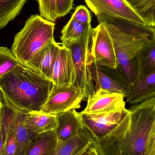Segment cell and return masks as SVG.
I'll list each match as a JSON object with an SVG mask.
<instances>
[{
    "instance_id": "13",
    "label": "cell",
    "mask_w": 155,
    "mask_h": 155,
    "mask_svg": "<svg viewBox=\"0 0 155 155\" xmlns=\"http://www.w3.org/2000/svg\"><path fill=\"white\" fill-rule=\"evenodd\" d=\"M61 45L54 39L38 51L25 65L49 79Z\"/></svg>"
},
{
    "instance_id": "6",
    "label": "cell",
    "mask_w": 155,
    "mask_h": 155,
    "mask_svg": "<svg viewBox=\"0 0 155 155\" xmlns=\"http://www.w3.org/2000/svg\"><path fill=\"white\" fill-rule=\"evenodd\" d=\"M82 90L76 84L70 85H53L47 100L40 112L58 115L81 107L84 99Z\"/></svg>"
},
{
    "instance_id": "15",
    "label": "cell",
    "mask_w": 155,
    "mask_h": 155,
    "mask_svg": "<svg viewBox=\"0 0 155 155\" xmlns=\"http://www.w3.org/2000/svg\"><path fill=\"white\" fill-rule=\"evenodd\" d=\"M95 141L86 127L66 141L58 143L54 155H79L94 146Z\"/></svg>"
},
{
    "instance_id": "19",
    "label": "cell",
    "mask_w": 155,
    "mask_h": 155,
    "mask_svg": "<svg viewBox=\"0 0 155 155\" xmlns=\"http://www.w3.org/2000/svg\"><path fill=\"white\" fill-rule=\"evenodd\" d=\"M24 112L15 109L13 126L16 141L15 155H23L29 143L34 140L36 135L28 131L24 124Z\"/></svg>"
},
{
    "instance_id": "22",
    "label": "cell",
    "mask_w": 155,
    "mask_h": 155,
    "mask_svg": "<svg viewBox=\"0 0 155 155\" xmlns=\"http://www.w3.org/2000/svg\"><path fill=\"white\" fill-rule=\"evenodd\" d=\"M28 0H0V29L18 16Z\"/></svg>"
},
{
    "instance_id": "5",
    "label": "cell",
    "mask_w": 155,
    "mask_h": 155,
    "mask_svg": "<svg viewBox=\"0 0 155 155\" xmlns=\"http://www.w3.org/2000/svg\"><path fill=\"white\" fill-rule=\"evenodd\" d=\"M93 29L68 47L71 50L75 68L76 84L87 99L96 91L91 72L93 64L91 50Z\"/></svg>"
},
{
    "instance_id": "16",
    "label": "cell",
    "mask_w": 155,
    "mask_h": 155,
    "mask_svg": "<svg viewBox=\"0 0 155 155\" xmlns=\"http://www.w3.org/2000/svg\"><path fill=\"white\" fill-rule=\"evenodd\" d=\"M126 98L132 105L155 98V71L137 80Z\"/></svg>"
},
{
    "instance_id": "10",
    "label": "cell",
    "mask_w": 155,
    "mask_h": 155,
    "mask_svg": "<svg viewBox=\"0 0 155 155\" xmlns=\"http://www.w3.org/2000/svg\"><path fill=\"white\" fill-rule=\"evenodd\" d=\"M124 98L123 94L98 89L87 98L86 107L80 113L92 114L125 111L127 109Z\"/></svg>"
},
{
    "instance_id": "21",
    "label": "cell",
    "mask_w": 155,
    "mask_h": 155,
    "mask_svg": "<svg viewBox=\"0 0 155 155\" xmlns=\"http://www.w3.org/2000/svg\"><path fill=\"white\" fill-rule=\"evenodd\" d=\"M92 28L91 24L80 23L71 18L61 32V45L69 47Z\"/></svg>"
},
{
    "instance_id": "30",
    "label": "cell",
    "mask_w": 155,
    "mask_h": 155,
    "mask_svg": "<svg viewBox=\"0 0 155 155\" xmlns=\"http://www.w3.org/2000/svg\"><path fill=\"white\" fill-rule=\"evenodd\" d=\"M3 137L1 126L0 127V155H3Z\"/></svg>"
},
{
    "instance_id": "11",
    "label": "cell",
    "mask_w": 155,
    "mask_h": 155,
    "mask_svg": "<svg viewBox=\"0 0 155 155\" xmlns=\"http://www.w3.org/2000/svg\"><path fill=\"white\" fill-rule=\"evenodd\" d=\"M49 79L54 85L76 84V72L71 50L64 45H61Z\"/></svg>"
},
{
    "instance_id": "18",
    "label": "cell",
    "mask_w": 155,
    "mask_h": 155,
    "mask_svg": "<svg viewBox=\"0 0 155 155\" xmlns=\"http://www.w3.org/2000/svg\"><path fill=\"white\" fill-rule=\"evenodd\" d=\"M58 144L54 130L40 134L29 143L23 155H54Z\"/></svg>"
},
{
    "instance_id": "23",
    "label": "cell",
    "mask_w": 155,
    "mask_h": 155,
    "mask_svg": "<svg viewBox=\"0 0 155 155\" xmlns=\"http://www.w3.org/2000/svg\"><path fill=\"white\" fill-rule=\"evenodd\" d=\"M146 25L155 28V0H126Z\"/></svg>"
},
{
    "instance_id": "14",
    "label": "cell",
    "mask_w": 155,
    "mask_h": 155,
    "mask_svg": "<svg viewBox=\"0 0 155 155\" xmlns=\"http://www.w3.org/2000/svg\"><path fill=\"white\" fill-rule=\"evenodd\" d=\"M58 125L55 131L58 143H61L84 129L80 113L70 110L57 115Z\"/></svg>"
},
{
    "instance_id": "27",
    "label": "cell",
    "mask_w": 155,
    "mask_h": 155,
    "mask_svg": "<svg viewBox=\"0 0 155 155\" xmlns=\"http://www.w3.org/2000/svg\"><path fill=\"white\" fill-rule=\"evenodd\" d=\"M74 0H56L58 18H61L68 14L73 7Z\"/></svg>"
},
{
    "instance_id": "9",
    "label": "cell",
    "mask_w": 155,
    "mask_h": 155,
    "mask_svg": "<svg viewBox=\"0 0 155 155\" xmlns=\"http://www.w3.org/2000/svg\"><path fill=\"white\" fill-rule=\"evenodd\" d=\"M128 111V109H126L125 111L92 114H80L84 126L95 140L104 137L114 129Z\"/></svg>"
},
{
    "instance_id": "28",
    "label": "cell",
    "mask_w": 155,
    "mask_h": 155,
    "mask_svg": "<svg viewBox=\"0 0 155 155\" xmlns=\"http://www.w3.org/2000/svg\"><path fill=\"white\" fill-rule=\"evenodd\" d=\"M146 155H155V124L149 137Z\"/></svg>"
},
{
    "instance_id": "32",
    "label": "cell",
    "mask_w": 155,
    "mask_h": 155,
    "mask_svg": "<svg viewBox=\"0 0 155 155\" xmlns=\"http://www.w3.org/2000/svg\"><path fill=\"white\" fill-rule=\"evenodd\" d=\"M3 97L2 95V93L0 92V107L3 104Z\"/></svg>"
},
{
    "instance_id": "3",
    "label": "cell",
    "mask_w": 155,
    "mask_h": 155,
    "mask_svg": "<svg viewBox=\"0 0 155 155\" xmlns=\"http://www.w3.org/2000/svg\"><path fill=\"white\" fill-rule=\"evenodd\" d=\"M101 22L104 24L113 41L117 70L124 81L133 86L137 79V56L148 41L155 39V28L147 25L139 30L123 31L111 24Z\"/></svg>"
},
{
    "instance_id": "2",
    "label": "cell",
    "mask_w": 155,
    "mask_h": 155,
    "mask_svg": "<svg viewBox=\"0 0 155 155\" xmlns=\"http://www.w3.org/2000/svg\"><path fill=\"white\" fill-rule=\"evenodd\" d=\"M52 87L51 80L21 64L0 78L4 101L24 113L40 112Z\"/></svg>"
},
{
    "instance_id": "20",
    "label": "cell",
    "mask_w": 155,
    "mask_h": 155,
    "mask_svg": "<svg viewBox=\"0 0 155 155\" xmlns=\"http://www.w3.org/2000/svg\"><path fill=\"white\" fill-rule=\"evenodd\" d=\"M136 65L137 80L155 71V39L148 41L140 50Z\"/></svg>"
},
{
    "instance_id": "17",
    "label": "cell",
    "mask_w": 155,
    "mask_h": 155,
    "mask_svg": "<svg viewBox=\"0 0 155 155\" xmlns=\"http://www.w3.org/2000/svg\"><path fill=\"white\" fill-rule=\"evenodd\" d=\"M24 124L28 131L36 135L54 131L58 125L57 116L40 112L25 113Z\"/></svg>"
},
{
    "instance_id": "4",
    "label": "cell",
    "mask_w": 155,
    "mask_h": 155,
    "mask_svg": "<svg viewBox=\"0 0 155 155\" xmlns=\"http://www.w3.org/2000/svg\"><path fill=\"white\" fill-rule=\"evenodd\" d=\"M55 25V23L38 15H33L27 19L15 36L11 49L21 64L25 65L38 51L54 40Z\"/></svg>"
},
{
    "instance_id": "7",
    "label": "cell",
    "mask_w": 155,
    "mask_h": 155,
    "mask_svg": "<svg viewBox=\"0 0 155 155\" xmlns=\"http://www.w3.org/2000/svg\"><path fill=\"white\" fill-rule=\"evenodd\" d=\"M91 50L94 63L114 70L117 69L113 41L104 23H99L93 28Z\"/></svg>"
},
{
    "instance_id": "31",
    "label": "cell",
    "mask_w": 155,
    "mask_h": 155,
    "mask_svg": "<svg viewBox=\"0 0 155 155\" xmlns=\"http://www.w3.org/2000/svg\"><path fill=\"white\" fill-rule=\"evenodd\" d=\"M3 114V107L2 104L1 107H0V127H1V124H2V118Z\"/></svg>"
},
{
    "instance_id": "25",
    "label": "cell",
    "mask_w": 155,
    "mask_h": 155,
    "mask_svg": "<svg viewBox=\"0 0 155 155\" xmlns=\"http://www.w3.org/2000/svg\"><path fill=\"white\" fill-rule=\"evenodd\" d=\"M40 15L50 21H56L58 18L56 0H37Z\"/></svg>"
},
{
    "instance_id": "24",
    "label": "cell",
    "mask_w": 155,
    "mask_h": 155,
    "mask_svg": "<svg viewBox=\"0 0 155 155\" xmlns=\"http://www.w3.org/2000/svg\"><path fill=\"white\" fill-rule=\"evenodd\" d=\"M20 64L11 50L0 47V78Z\"/></svg>"
},
{
    "instance_id": "26",
    "label": "cell",
    "mask_w": 155,
    "mask_h": 155,
    "mask_svg": "<svg viewBox=\"0 0 155 155\" xmlns=\"http://www.w3.org/2000/svg\"><path fill=\"white\" fill-rule=\"evenodd\" d=\"M72 19L84 24H91V16L90 12L85 5L77 6L71 16Z\"/></svg>"
},
{
    "instance_id": "8",
    "label": "cell",
    "mask_w": 155,
    "mask_h": 155,
    "mask_svg": "<svg viewBox=\"0 0 155 155\" xmlns=\"http://www.w3.org/2000/svg\"><path fill=\"white\" fill-rule=\"evenodd\" d=\"M87 7L97 17L121 18L147 25L126 0H84Z\"/></svg>"
},
{
    "instance_id": "1",
    "label": "cell",
    "mask_w": 155,
    "mask_h": 155,
    "mask_svg": "<svg viewBox=\"0 0 155 155\" xmlns=\"http://www.w3.org/2000/svg\"><path fill=\"white\" fill-rule=\"evenodd\" d=\"M128 111L114 129L94 140L99 155H146L155 124V98L132 105Z\"/></svg>"
},
{
    "instance_id": "29",
    "label": "cell",
    "mask_w": 155,
    "mask_h": 155,
    "mask_svg": "<svg viewBox=\"0 0 155 155\" xmlns=\"http://www.w3.org/2000/svg\"><path fill=\"white\" fill-rule=\"evenodd\" d=\"M79 155H99V154L95 148L94 146H93Z\"/></svg>"
},
{
    "instance_id": "12",
    "label": "cell",
    "mask_w": 155,
    "mask_h": 155,
    "mask_svg": "<svg viewBox=\"0 0 155 155\" xmlns=\"http://www.w3.org/2000/svg\"><path fill=\"white\" fill-rule=\"evenodd\" d=\"M91 72L96 90L104 89L113 93L123 94L125 97L130 92L131 86L127 84L122 78H117L109 73L108 71H106L105 66L93 63L91 66Z\"/></svg>"
}]
</instances>
